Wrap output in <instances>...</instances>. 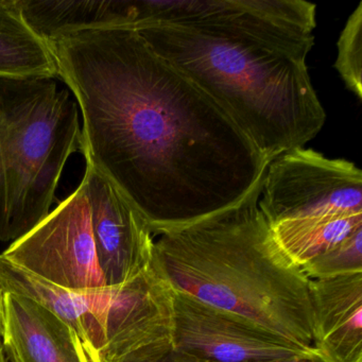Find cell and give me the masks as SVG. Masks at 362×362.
I'll use <instances>...</instances> for the list:
<instances>
[{
    "label": "cell",
    "mask_w": 362,
    "mask_h": 362,
    "mask_svg": "<svg viewBox=\"0 0 362 362\" xmlns=\"http://www.w3.org/2000/svg\"><path fill=\"white\" fill-rule=\"evenodd\" d=\"M308 279L362 272V228L300 268Z\"/></svg>",
    "instance_id": "obj_16"
},
{
    "label": "cell",
    "mask_w": 362,
    "mask_h": 362,
    "mask_svg": "<svg viewBox=\"0 0 362 362\" xmlns=\"http://www.w3.org/2000/svg\"><path fill=\"white\" fill-rule=\"evenodd\" d=\"M173 345L206 362H257L313 347L296 344L243 315L173 290Z\"/></svg>",
    "instance_id": "obj_7"
},
{
    "label": "cell",
    "mask_w": 362,
    "mask_h": 362,
    "mask_svg": "<svg viewBox=\"0 0 362 362\" xmlns=\"http://www.w3.org/2000/svg\"><path fill=\"white\" fill-rule=\"evenodd\" d=\"M0 76L58 78L49 43L27 24L18 0H0Z\"/></svg>",
    "instance_id": "obj_13"
},
{
    "label": "cell",
    "mask_w": 362,
    "mask_h": 362,
    "mask_svg": "<svg viewBox=\"0 0 362 362\" xmlns=\"http://www.w3.org/2000/svg\"><path fill=\"white\" fill-rule=\"evenodd\" d=\"M134 29L232 118L267 162L305 147L325 124L306 64L315 31L288 24L272 5L228 22Z\"/></svg>",
    "instance_id": "obj_2"
},
{
    "label": "cell",
    "mask_w": 362,
    "mask_h": 362,
    "mask_svg": "<svg viewBox=\"0 0 362 362\" xmlns=\"http://www.w3.org/2000/svg\"><path fill=\"white\" fill-rule=\"evenodd\" d=\"M82 116L81 152L153 234L238 204L269 163L232 118L130 27L48 41Z\"/></svg>",
    "instance_id": "obj_1"
},
{
    "label": "cell",
    "mask_w": 362,
    "mask_h": 362,
    "mask_svg": "<svg viewBox=\"0 0 362 362\" xmlns=\"http://www.w3.org/2000/svg\"><path fill=\"white\" fill-rule=\"evenodd\" d=\"M80 185L90 205V226L105 287L134 279L153 262V233L115 186L86 164Z\"/></svg>",
    "instance_id": "obj_8"
},
{
    "label": "cell",
    "mask_w": 362,
    "mask_h": 362,
    "mask_svg": "<svg viewBox=\"0 0 362 362\" xmlns=\"http://www.w3.org/2000/svg\"><path fill=\"white\" fill-rule=\"evenodd\" d=\"M257 362H328L321 354L317 353L315 349H308V351H302L296 355L289 356V357L277 358V359L264 360V361Z\"/></svg>",
    "instance_id": "obj_18"
},
{
    "label": "cell",
    "mask_w": 362,
    "mask_h": 362,
    "mask_svg": "<svg viewBox=\"0 0 362 362\" xmlns=\"http://www.w3.org/2000/svg\"><path fill=\"white\" fill-rule=\"evenodd\" d=\"M260 197L269 226L362 215V171L349 160L296 148L269 163Z\"/></svg>",
    "instance_id": "obj_5"
},
{
    "label": "cell",
    "mask_w": 362,
    "mask_h": 362,
    "mask_svg": "<svg viewBox=\"0 0 362 362\" xmlns=\"http://www.w3.org/2000/svg\"><path fill=\"white\" fill-rule=\"evenodd\" d=\"M111 362H206L177 349L173 343L127 354Z\"/></svg>",
    "instance_id": "obj_17"
},
{
    "label": "cell",
    "mask_w": 362,
    "mask_h": 362,
    "mask_svg": "<svg viewBox=\"0 0 362 362\" xmlns=\"http://www.w3.org/2000/svg\"><path fill=\"white\" fill-rule=\"evenodd\" d=\"M3 349L10 362H90L73 327L27 296L3 294Z\"/></svg>",
    "instance_id": "obj_11"
},
{
    "label": "cell",
    "mask_w": 362,
    "mask_h": 362,
    "mask_svg": "<svg viewBox=\"0 0 362 362\" xmlns=\"http://www.w3.org/2000/svg\"><path fill=\"white\" fill-rule=\"evenodd\" d=\"M4 332V310H3V293L0 291V347L3 345Z\"/></svg>",
    "instance_id": "obj_19"
},
{
    "label": "cell",
    "mask_w": 362,
    "mask_h": 362,
    "mask_svg": "<svg viewBox=\"0 0 362 362\" xmlns=\"http://www.w3.org/2000/svg\"><path fill=\"white\" fill-rule=\"evenodd\" d=\"M313 347L328 362H362V272L309 279Z\"/></svg>",
    "instance_id": "obj_10"
},
{
    "label": "cell",
    "mask_w": 362,
    "mask_h": 362,
    "mask_svg": "<svg viewBox=\"0 0 362 362\" xmlns=\"http://www.w3.org/2000/svg\"><path fill=\"white\" fill-rule=\"evenodd\" d=\"M0 362H8L7 357H6L5 351H4L3 345L0 347Z\"/></svg>",
    "instance_id": "obj_20"
},
{
    "label": "cell",
    "mask_w": 362,
    "mask_h": 362,
    "mask_svg": "<svg viewBox=\"0 0 362 362\" xmlns=\"http://www.w3.org/2000/svg\"><path fill=\"white\" fill-rule=\"evenodd\" d=\"M77 151L79 107L56 78L0 76V241L18 240L49 215Z\"/></svg>",
    "instance_id": "obj_4"
},
{
    "label": "cell",
    "mask_w": 362,
    "mask_h": 362,
    "mask_svg": "<svg viewBox=\"0 0 362 362\" xmlns=\"http://www.w3.org/2000/svg\"><path fill=\"white\" fill-rule=\"evenodd\" d=\"M0 256L64 289L105 288L93 238L90 205L81 185Z\"/></svg>",
    "instance_id": "obj_6"
},
{
    "label": "cell",
    "mask_w": 362,
    "mask_h": 362,
    "mask_svg": "<svg viewBox=\"0 0 362 362\" xmlns=\"http://www.w3.org/2000/svg\"><path fill=\"white\" fill-rule=\"evenodd\" d=\"M107 288L105 345L94 362L173 343V289L156 259L124 285Z\"/></svg>",
    "instance_id": "obj_9"
},
{
    "label": "cell",
    "mask_w": 362,
    "mask_h": 362,
    "mask_svg": "<svg viewBox=\"0 0 362 362\" xmlns=\"http://www.w3.org/2000/svg\"><path fill=\"white\" fill-rule=\"evenodd\" d=\"M0 291L27 296L52 311L74 328L94 362L105 345L103 315L109 288L97 291H71L48 283L0 256Z\"/></svg>",
    "instance_id": "obj_12"
},
{
    "label": "cell",
    "mask_w": 362,
    "mask_h": 362,
    "mask_svg": "<svg viewBox=\"0 0 362 362\" xmlns=\"http://www.w3.org/2000/svg\"><path fill=\"white\" fill-rule=\"evenodd\" d=\"M269 228L284 255L300 269L362 228V215L286 222Z\"/></svg>",
    "instance_id": "obj_14"
},
{
    "label": "cell",
    "mask_w": 362,
    "mask_h": 362,
    "mask_svg": "<svg viewBox=\"0 0 362 362\" xmlns=\"http://www.w3.org/2000/svg\"><path fill=\"white\" fill-rule=\"evenodd\" d=\"M262 184L230 209L160 233L154 259L175 291L313 347L308 277L279 250L258 207Z\"/></svg>",
    "instance_id": "obj_3"
},
{
    "label": "cell",
    "mask_w": 362,
    "mask_h": 362,
    "mask_svg": "<svg viewBox=\"0 0 362 362\" xmlns=\"http://www.w3.org/2000/svg\"><path fill=\"white\" fill-rule=\"evenodd\" d=\"M334 69L345 86L362 99V3L349 16L337 41Z\"/></svg>",
    "instance_id": "obj_15"
}]
</instances>
